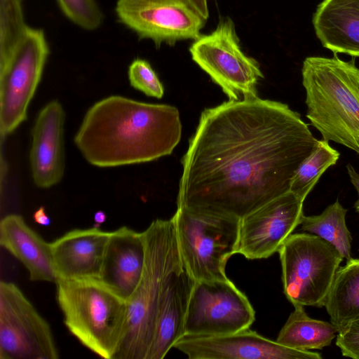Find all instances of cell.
Returning a JSON list of instances; mask_svg holds the SVG:
<instances>
[{
	"mask_svg": "<svg viewBox=\"0 0 359 359\" xmlns=\"http://www.w3.org/2000/svg\"><path fill=\"white\" fill-rule=\"evenodd\" d=\"M318 141L280 102L256 97L205 109L182 159L177 208L241 220L290 191Z\"/></svg>",
	"mask_w": 359,
	"mask_h": 359,
	"instance_id": "1",
	"label": "cell"
},
{
	"mask_svg": "<svg viewBox=\"0 0 359 359\" xmlns=\"http://www.w3.org/2000/svg\"><path fill=\"white\" fill-rule=\"evenodd\" d=\"M182 129L173 106L111 95L88 109L74 142L91 165L116 167L170 155L180 141Z\"/></svg>",
	"mask_w": 359,
	"mask_h": 359,
	"instance_id": "2",
	"label": "cell"
},
{
	"mask_svg": "<svg viewBox=\"0 0 359 359\" xmlns=\"http://www.w3.org/2000/svg\"><path fill=\"white\" fill-rule=\"evenodd\" d=\"M306 117L323 139L359 154V68L354 60L312 56L303 62Z\"/></svg>",
	"mask_w": 359,
	"mask_h": 359,
	"instance_id": "3",
	"label": "cell"
},
{
	"mask_svg": "<svg viewBox=\"0 0 359 359\" xmlns=\"http://www.w3.org/2000/svg\"><path fill=\"white\" fill-rule=\"evenodd\" d=\"M142 233L143 272L127 300L125 333L114 359H146L163 294L172 274L183 266L173 217L154 220Z\"/></svg>",
	"mask_w": 359,
	"mask_h": 359,
	"instance_id": "4",
	"label": "cell"
},
{
	"mask_svg": "<svg viewBox=\"0 0 359 359\" xmlns=\"http://www.w3.org/2000/svg\"><path fill=\"white\" fill-rule=\"evenodd\" d=\"M55 284L69 331L96 355L114 359L125 333L127 301L97 278L57 280Z\"/></svg>",
	"mask_w": 359,
	"mask_h": 359,
	"instance_id": "5",
	"label": "cell"
},
{
	"mask_svg": "<svg viewBox=\"0 0 359 359\" xmlns=\"http://www.w3.org/2000/svg\"><path fill=\"white\" fill-rule=\"evenodd\" d=\"M182 264L195 280H226V265L238 252L240 221L177 208L172 216Z\"/></svg>",
	"mask_w": 359,
	"mask_h": 359,
	"instance_id": "6",
	"label": "cell"
},
{
	"mask_svg": "<svg viewBox=\"0 0 359 359\" xmlns=\"http://www.w3.org/2000/svg\"><path fill=\"white\" fill-rule=\"evenodd\" d=\"M283 292L297 305L323 307L344 258L330 243L310 233L291 234L279 250Z\"/></svg>",
	"mask_w": 359,
	"mask_h": 359,
	"instance_id": "7",
	"label": "cell"
},
{
	"mask_svg": "<svg viewBox=\"0 0 359 359\" xmlns=\"http://www.w3.org/2000/svg\"><path fill=\"white\" fill-rule=\"evenodd\" d=\"M49 54L43 31L27 26L6 59L0 62L1 140L27 118V109L40 83Z\"/></svg>",
	"mask_w": 359,
	"mask_h": 359,
	"instance_id": "8",
	"label": "cell"
},
{
	"mask_svg": "<svg viewBox=\"0 0 359 359\" xmlns=\"http://www.w3.org/2000/svg\"><path fill=\"white\" fill-rule=\"evenodd\" d=\"M189 51L229 100L258 97L257 85L264 76L257 62L242 51L230 19L222 20L212 33L194 40Z\"/></svg>",
	"mask_w": 359,
	"mask_h": 359,
	"instance_id": "9",
	"label": "cell"
},
{
	"mask_svg": "<svg viewBox=\"0 0 359 359\" xmlns=\"http://www.w3.org/2000/svg\"><path fill=\"white\" fill-rule=\"evenodd\" d=\"M0 358L57 359L48 323L13 283L0 282Z\"/></svg>",
	"mask_w": 359,
	"mask_h": 359,
	"instance_id": "10",
	"label": "cell"
},
{
	"mask_svg": "<svg viewBox=\"0 0 359 359\" xmlns=\"http://www.w3.org/2000/svg\"><path fill=\"white\" fill-rule=\"evenodd\" d=\"M255 311L247 296L229 278L195 280L185 317L184 334L220 335L248 329Z\"/></svg>",
	"mask_w": 359,
	"mask_h": 359,
	"instance_id": "11",
	"label": "cell"
},
{
	"mask_svg": "<svg viewBox=\"0 0 359 359\" xmlns=\"http://www.w3.org/2000/svg\"><path fill=\"white\" fill-rule=\"evenodd\" d=\"M115 11L140 39H150L156 46L196 40L205 23L184 0H118Z\"/></svg>",
	"mask_w": 359,
	"mask_h": 359,
	"instance_id": "12",
	"label": "cell"
},
{
	"mask_svg": "<svg viewBox=\"0 0 359 359\" xmlns=\"http://www.w3.org/2000/svg\"><path fill=\"white\" fill-rule=\"evenodd\" d=\"M304 201L288 191L244 217L240 221L237 254L253 260L266 259L278 252L301 224Z\"/></svg>",
	"mask_w": 359,
	"mask_h": 359,
	"instance_id": "13",
	"label": "cell"
},
{
	"mask_svg": "<svg viewBox=\"0 0 359 359\" xmlns=\"http://www.w3.org/2000/svg\"><path fill=\"white\" fill-rule=\"evenodd\" d=\"M173 348L189 359H321L311 351L283 346L250 328L211 336L184 334Z\"/></svg>",
	"mask_w": 359,
	"mask_h": 359,
	"instance_id": "14",
	"label": "cell"
},
{
	"mask_svg": "<svg viewBox=\"0 0 359 359\" xmlns=\"http://www.w3.org/2000/svg\"><path fill=\"white\" fill-rule=\"evenodd\" d=\"M65 119L62 104L53 100L40 110L32 129L29 163L34 183L39 188H50L63 177Z\"/></svg>",
	"mask_w": 359,
	"mask_h": 359,
	"instance_id": "15",
	"label": "cell"
},
{
	"mask_svg": "<svg viewBox=\"0 0 359 359\" xmlns=\"http://www.w3.org/2000/svg\"><path fill=\"white\" fill-rule=\"evenodd\" d=\"M110 233L94 225L88 229H72L52 242L57 280L100 279Z\"/></svg>",
	"mask_w": 359,
	"mask_h": 359,
	"instance_id": "16",
	"label": "cell"
},
{
	"mask_svg": "<svg viewBox=\"0 0 359 359\" xmlns=\"http://www.w3.org/2000/svg\"><path fill=\"white\" fill-rule=\"evenodd\" d=\"M144 261L142 232L121 226L110 233L100 280L127 301L139 283Z\"/></svg>",
	"mask_w": 359,
	"mask_h": 359,
	"instance_id": "17",
	"label": "cell"
},
{
	"mask_svg": "<svg viewBox=\"0 0 359 359\" xmlns=\"http://www.w3.org/2000/svg\"><path fill=\"white\" fill-rule=\"evenodd\" d=\"M194 283L184 266L171 276L158 307L146 359H163L184 335V320Z\"/></svg>",
	"mask_w": 359,
	"mask_h": 359,
	"instance_id": "18",
	"label": "cell"
},
{
	"mask_svg": "<svg viewBox=\"0 0 359 359\" xmlns=\"http://www.w3.org/2000/svg\"><path fill=\"white\" fill-rule=\"evenodd\" d=\"M0 245L24 264L31 280L56 283L51 243L45 241L21 215L10 214L1 219Z\"/></svg>",
	"mask_w": 359,
	"mask_h": 359,
	"instance_id": "19",
	"label": "cell"
},
{
	"mask_svg": "<svg viewBox=\"0 0 359 359\" xmlns=\"http://www.w3.org/2000/svg\"><path fill=\"white\" fill-rule=\"evenodd\" d=\"M313 24L325 48L334 54L359 57V0H323Z\"/></svg>",
	"mask_w": 359,
	"mask_h": 359,
	"instance_id": "20",
	"label": "cell"
},
{
	"mask_svg": "<svg viewBox=\"0 0 359 359\" xmlns=\"http://www.w3.org/2000/svg\"><path fill=\"white\" fill-rule=\"evenodd\" d=\"M325 307L337 332L359 318V259L351 257L339 267Z\"/></svg>",
	"mask_w": 359,
	"mask_h": 359,
	"instance_id": "21",
	"label": "cell"
},
{
	"mask_svg": "<svg viewBox=\"0 0 359 359\" xmlns=\"http://www.w3.org/2000/svg\"><path fill=\"white\" fill-rule=\"evenodd\" d=\"M294 307L276 341L283 346L300 351L323 349L330 346L338 332L335 326L331 322L309 317L304 306Z\"/></svg>",
	"mask_w": 359,
	"mask_h": 359,
	"instance_id": "22",
	"label": "cell"
},
{
	"mask_svg": "<svg viewBox=\"0 0 359 359\" xmlns=\"http://www.w3.org/2000/svg\"><path fill=\"white\" fill-rule=\"evenodd\" d=\"M347 209L337 200L318 215L304 216V231L314 234L332 244L344 259L351 257L352 236L346 224Z\"/></svg>",
	"mask_w": 359,
	"mask_h": 359,
	"instance_id": "23",
	"label": "cell"
},
{
	"mask_svg": "<svg viewBox=\"0 0 359 359\" xmlns=\"http://www.w3.org/2000/svg\"><path fill=\"white\" fill-rule=\"evenodd\" d=\"M339 155L328 141L324 139L318 140L315 149L296 170L290 191L304 201L323 173L337 162Z\"/></svg>",
	"mask_w": 359,
	"mask_h": 359,
	"instance_id": "24",
	"label": "cell"
},
{
	"mask_svg": "<svg viewBox=\"0 0 359 359\" xmlns=\"http://www.w3.org/2000/svg\"><path fill=\"white\" fill-rule=\"evenodd\" d=\"M27 27L21 0H0V62L12 53Z\"/></svg>",
	"mask_w": 359,
	"mask_h": 359,
	"instance_id": "25",
	"label": "cell"
},
{
	"mask_svg": "<svg viewBox=\"0 0 359 359\" xmlns=\"http://www.w3.org/2000/svg\"><path fill=\"white\" fill-rule=\"evenodd\" d=\"M57 1L64 14L84 29L95 30L102 22V13L95 0Z\"/></svg>",
	"mask_w": 359,
	"mask_h": 359,
	"instance_id": "26",
	"label": "cell"
},
{
	"mask_svg": "<svg viewBox=\"0 0 359 359\" xmlns=\"http://www.w3.org/2000/svg\"><path fill=\"white\" fill-rule=\"evenodd\" d=\"M128 75L130 84L134 88L149 97L161 98L163 96V86L147 60H134L128 67Z\"/></svg>",
	"mask_w": 359,
	"mask_h": 359,
	"instance_id": "27",
	"label": "cell"
},
{
	"mask_svg": "<svg viewBox=\"0 0 359 359\" xmlns=\"http://www.w3.org/2000/svg\"><path fill=\"white\" fill-rule=\"evenodd\" d=\"M336 345L343 356L359 359V318L337 332Z\"/></svg>",
	"mask_w": 359,
	"mask_h": 359,
	"instance_id": "28",
	"label": "cell"
},
{
	"mask_svg": "<svg viewBox=\"0 0 359 359\" xmlns=\"http://www.w3.org/2000/svg\"><path fill=\"white\" fill-rule=\"evenodd\" d=\"M204 20L209 16L208 0H184Z\"/></svg>",
	"mask_w": 359,
	"mask_h": 359,
	"instance_id": "29",
	"label": "cell"
},
{
	"mask_svg": "<svg viewBox=\"0 0 359 359\" xmlns=\"http://www.w3.org/2000/svg\"><path fill=\"white\" fill-rule=\"evenodd\" d=\"M346 169L350 177L351 182L358 192V198L354 203V208L356 212H359V174L355 170L354 168L351 164H348L346 165Z\"/></svg>",
	"mask_w": 359,
	"mask_h": 359,
	"instance_id": "30",
	"label": "cell"
},
{
	"mask_svg": "<svg viewBox=\"0 0 359 359\" xmlns=\"http://www.w3.org/2000/svg\"><path fill=\"white\" fill-rule=\"evenodd\" d=\"M33 218L36 223L41 226L50 225L51 220L46 215V209L43 206L39 208L34 213Z\"/></svg>",
	"mask_w": 359,
	"mask_h": 359,
	"instance_id": "31",
	"label": "cell"
},
{
	"mask_svg": "<svg viewBox=\"0 0 359 359\" xmlns=\"http://www.w3.org/2000/svg\"><path fill=\"white\" fill-rule=\"evenodd\" d=\"M107 219L106 214L101 210L96 212L94 215L95 225L100 226Z\"/></svg>",
	"mask_w": 359,
	"mask_h": 359,
	"instance_id": "32",
	"label": "cell"
}]
</instances>
